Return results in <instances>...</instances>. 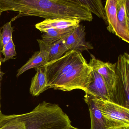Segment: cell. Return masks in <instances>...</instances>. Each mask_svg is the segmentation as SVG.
I'll use <instances>...</instances> for the list:
<instances>
[{"instance_id": "6da1fadb", "label": "cell", "mask_w": 129, "mask_h": 129, "mask_svg": "<svg viewBox=\"0 0 129 129\" xmlns=\"http://www.w3.org/2000/svg\"><path fill=\"white\" fill-rule=\"evenodd\" d=\"M42 67L46 74L48 89L64 91L80 89L85 92L92 82V68L82 53L75 51H68Z\"/></svg>"}, {"instance_id": "7a4b0ae2", "label": "cell", "mask_w": 129, "mask_h": 129, "mask_svg": "<svg viewBox=\"0 0 129 129\" xmlns=\"http://www.w3.org/2000/svg\"><path fill=\"white\" fill-rule=\"evenodd\" d=\"M13 11L16 17L35 16L46 19H70L75 11L74 3L68 0H0V13Z\"/></svg>"}, {"instance_id": "3957f363", "label": "cell", "mask_w": 129, "mask_h": 129, "mask_svg": "<svg viewBox=\"0 0 129 129\" xmlns=\"http://www.w3.org/2000/svg\"><path fill=\"white\" fill-rule=\"evenodd\" d=\"M22 115L25 129H66L72 125L69 116L58 105L45 101Z\"/></svg>"}, {"instance_id": "277c9868", "label": "cell", "mask_w": 129, "mask_h": 129, "mask_svg": "<svg viewBox=\"0 0 129 129\" xmlns=\"http://www.w3.org/2000/svg\"><path fill=\"white\" fill-rule=\"evenodd\" d=\"M116 91L111 101L129 109V55L124 53L116 63Z\"/></svg>"}, {"instance_id": "5b68a950", "label": "cell", "mask_w": 129, "mask_h": 129, "mask_svg": "<svg viewBox=\"0 0 129 129\" xmlns=\"http://www.w3.org/2000/svg\"><path fill=\"white\" fill-rule=\"evenodd\" d=\"M95 98L108 129H129L128 108L111 101Z\"/></svg>"}, {"instance_id": "8992f818", "label": "cell", "mask_w": 129, "mask_h": 129, "mask_svg": "<svg viewBox=\"0 0 129 129\" xmlns=\"http://www.w3.org/2000/svg\"><path fill=\"white\" fill-rule=\"evenodd\" d=\"M89 64L104 78L109 91L111 101L116 91L117 80L116 63L113 64L109 62H103L91 55Z\"/></svg>"}, {"instance_id": "52a82bcc", "label": "cell", "mask_w": 129, "mask_h": 129, "mask_svg": "<svg viewBox=\"0 0 129 129\" xmlns=\"http://www.w3.org/2000/svg\"><path fill=\"white\" fill-rule=\"evenodd\" d=\"M85 27L79 24L64 38V41L68 50L82 53L84 51L94 48L92 45L86 40Z\"/></svg>"}, {"instance_id": "ba28073f", "label": "cell", "mask_w": 129, "mask_h": 129, "mask_svg": "<svg viewBox=\"0 0 129 129\" xmlns=\"http://www.w3.org/2000/svg\"><path fill=\"white\" fill-rule=\"evenodd\" d=\"M116 35L129 43V0H120L117 7Z\"/></svg>"}, {"instance_id": "9c48e42d", "label": "cell", "mask_w": 129, "mask_h": 129, "mask_svg": "<svg viewBox=\"0 0 129 129\" xmlns=\"http://www.w3.org/2000/svg\"><path fill=\"white\" fill-rule=\"evenodd\" d=\"M92 74V82L87 88L85 94L91 95L96 98L110 101L109 91L104 78L93 69Z\"/></svg>"}, {"instance_id": "30bf717a", "label": "cell", "mask_w": 129, "mask_h": 129, "mask_svg": "<svg viewBox=\"0 0 129 129\" xmlns=\"http://www.w3.org/2000/svg\"><path fill=\"white\" fill-rule=\"evenodd\" d=\"M84 100L88 106L91 120V129H108L105 119L94 96L86 94Z\"/></svg>"}, {"instance_id": "8fae6325", "label": "cell", "mask_w": 129, "mask_h": 129, "mask_svg": "<svg viewBox=\"0 0 129 129\" xmlns=\"http://www.w3.org/2000/svg\"><path fill=\"white\" fill-rule=\"evenodd\" d=\"M81 21L77 19H46L36 24L37 29L44 33L48 29H61L78 26Z\"/></svg>"}, {"instance_id": "7c38bea8", "label": "cell", "mask_w": 129, "mask_h": 129, "mask_svg": "<svg viewBox=\"0 0 129 129\" xmlns=\"http://www.w3.org/2000/svg\"><path fill=\"white\" fill-rule=\"evenodd\" d=\"M64 39L50 42L42 39L37 40L40 50L45 51L48 54V62L60 58L69 51L65 45Z\"/></svg>"}, {"instance_id": "4fadbf2b", "label": "cell", "mask_w": 129, "mask_h": 129, "mask_svg": "<svg viewBox=\"0 0 129 129\" xmlns=\"http://www.w3.org/2000/svg\"><path fill=\"white\" fill-rule=\"evenodd\" d=\"M36 73L32 79L30 92L34 96H38L47 88V81L44 70L41 67L36 68Z\"/></svg>"}, {"instance_id": "5bb4252c", "label": "cell", "mask_w": 129, "mask_h": 129, "mask_svg": "<svg viewBox=\"0 0 129 129\" xmlns=\"http://www.w3.org/2000/svg\"><path fill=\"white\" fill-rule=\"evenodd\" d=\"M120 0H107L104 8L107 19L108 30L113 34H116L117 29V14L118 4Z\"/></svg>"}, {"instance_id": "9a60e30c", "label": "cell", "mask_w": 129, "mask_h": 129, "mask_svg": "<svg viewBox=\"0 0 129 129\" xmlns=\"http://www.w3.org/2000/svg\"><path fill=\"white\" fill-rule=\"evenodd\" d=\"M48 62V55L46 51L43 50L35 52L22 67L17 71L16 76H19L24 72L32 68H37L47 64Z\"/></svg>"}, {"instance_id": "2e32d148", "label": "cell", "mask_w": 129, "mask_h": 129, "mask_svg": "<svg viewBox=\"0 0 129 129\" xmlns=\"http://www.w3.org/2000/svg\"><path fill=\"white\" fill-rule=\"evenodd\" d=\"M0 129H25L22 114H3L0 117Z\"/></svg>"}, {"instance_id": "e0dca14e", "label": "cell", "mask_w": 129, "mask_h": 129, "mask_svg": "<svg viewBox=\"0 0 129 129\" xmlns=\"http://www.w3.org/2000/svg\"><path fill=\"white\" fill-rule=\"evenodd\" d=\"M86 7L92 13L104 20L107 23L104 8L102 0H68Z\"/></svg>"}, {"instance_id": "ac0fdd59", "label": "cell", "mask_w": 129, "mask_h": 129, "mask_svg": "<svg viewBox=\"0 0 129 129\" xmlns=\"http://www.w3.org/2000/svg\"><path fill=\"white\" fill-rule=\"evenodd\" d=\"M75 28H66L61 29H48L42 36V39L46 42H53L65 38Z\"/></svg>"}, {"instance_id": "d6986e66", "label": "cell", "mask_w": 129, "mask_h": 129, "mask_svg": "<svg viewBox=\"0 0 129 129\" xmlns=\"http://www.w3.org/2000/svg\"><path fill=\"white\" fill-rule=\"evenodd\" d=\"M11 22L10 21L5 23L0 30V40L2 48L13 39V28L11 26Z\"/></svg>"}, {"instance_id": "ffe728a7", "label": "cell", "mask_w": 129, "mask_h": 129, "mask_svg": "<svg viewBox=\"0 0 129 129\" xmlns=\"http://www.w3.org/2000/svg\"><path fill=\"white\" fill-rule=\"evenodd\" d=\"M1 52L4 56V58L2 60V62H5L8 60L13 59L16 56V52L13 39H11L9 42L2 48Z\"/></svg>"}, {"instance_id": "44dd1931", "label": "cell", "mask_w": 129, "mask_h": 129, "mask_svg": "<svg viewBox=\"0 0 129 129\" xmlns=\"http://www.w3.org/2000/svg\"><path fill=\"white\" fill-rule=\"evenodd\" d=\"M2 60L3 58L2 57V56H0V117H1L2 115V113L1 110V81L2 79V77L3 76H4V73L3 72L1 71V66L2 63Z\"/></svg>"}, {"instance_id": "7402d4cb", "label": "cell", "mask_w": 129, "mask_h": 129, "mask_svg": "<svg viewBox=\"0 0 129 129\" xmlns=\"http://www.w3.org/2000/svg\"><path fill=\"white\" fill-rule=\"evenodd\" d=\"M66 129H79V128H75V127H73L71 125L70 126H69V127L67 128Z\"/></svg>"}, {"instance_id": "603a6c76", "label": "cell", "mask_w": 129, "mask_h": 129, "mask_svg": "<svg viewBox=\"0 0 129 129\" xmlns=\"http://www.w3.org/2000/svg\"><path fill=\"white\" fill-rule=\"evenodd\" d=\"M1 13H0V16H1ZM2 49V48L1 45V40H0V56H1Z\"/></svg>"}]
</instances>
